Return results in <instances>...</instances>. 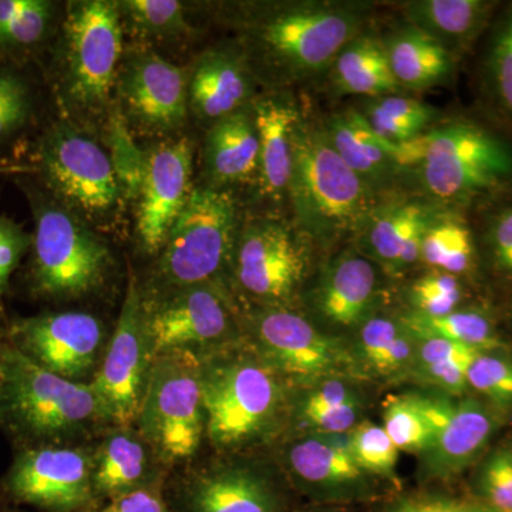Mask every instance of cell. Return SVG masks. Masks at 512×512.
Segmentation results:
<instances>
[{
    "label": "cell",
    "instance_id": "obj_1",
    "mask_svg": "<svg viewBox=\"0 0 512 512\" xmlns=\"http://www.w3.org/2000/svg\"><path fill=\"white\" fill-rule=\"evenodd\" d=\"M229 26L256 82L282 92L329 72L343 47L365 32L369 5L329 0L229 5Z\"/></svg>",
    "mask_w": 512,
    "mask_h": 512
},
{
    "label": "cell",
    "instance_id": "obj_2",
    "mask_svg": "<svg viewBox=\"0 0 512 512\" xmlns=\"http://www.w3.org/2000/svg\"><path fill=\"white\" fill-rule=\"evenodd\" d=\"M110 427L92 383L63 379L0 342V430L16 450L89 444Z\"/></svg>",
    "mask_w": 512,
    "mask_h": 512
},
{
    "label": "cell",
    "instance_id": "obj_3",
    "mask_svg": "<svg viewBox=\"0 0 512 512\" xmlns=\"http://www.w3.org/2000/svg\"><path fill=\"white\" fill-rule=\"evenodd\" d=\"M396 174L413 177L436 205L458 207L512 183V146L476 121H437L392 148Z\"/></svg>",
    "mask_w": 512,
    "mask_h": 512
},
{
    "label": "cell",
    "instance_id": "obj_4",
    "mask_svg": "<svg viewBox=\"0 0 512 512\" xmlns=\"http://www.w3.org/2000/svg\"><path fill=\"white\" fill-rule=\"evenodd\" d=\"M197 357L211 446L238 450L272 436L285 409L284 380L251 343L237 339Z\"/></svg>",
    "mask_w": 512,
    "mask_h": 512
},
{
    "label": "cell",
    "instance_id": "obj_5",
    "mask_svg": "<svg viewBox=\"0 0 512 512\" xmlns=\"http://www.w3.org/2000/svg\"><path fill=\"white\" fill-rule=\"evenodd\" d=\"M288 198L299 227L323 241L362 231L376 210V191L349 167L323 124L302 117L293 136Z\"/></svg>",
    "mask_w": 512,
    "mask_h": 512
},
{
    "label": "cell",
    "instance_id": "obj_6",
    "mask_svg": "<svg viewBox=\"0 0 512 512\" xmlns=\"http://www.w3.org/2000/svg\"><path fill=\"white\" fill-rule=\"evenodd\" d=\"M26 188L35 220L29 251L32 292L50 301H70L97 291L113 264L106 242L49 192Z\"/></svg>",
    "mask_w": 512,
    "mask_h": 512
},
{
    "label": "cell",
    "instance_id": "obj_7",
    "mask_svg": "<svg viewBox=\"0 0 512 512\" xmlns=\"http://www.w3.org/2000/svg\"><path fill=\"white\" fill-rule=\"evenodd\" d=\"M60 29L59 90L64 104L82 114L107 117L124 53L117 3L70 2Z\"/></svg>",
    "mask_w": 512,
    "mask_h": 512
},
{
    "label": "cell",
    "instance_id": "obj_8",
    "mask_svg": "<svg viewBox=\"0 0 512 512\" xmlns=\"http://www.w3.org/2000/svg\"><path fill=\"white\" fill-rule=\"evenodd\" d=\"M238 235L231 191L192 188L190 198L158 252L150 291L221 282Z\"/></svg>",
    "mask_w": 512,
    "mask_h": 512
},
{
    "label": "cell",
    "instance_id": "obj_9",
    "mask_svg": "<svg viewBox=\"0 0 512 512\" xmlns=\"http://www.w3.org/2000/svg\"><path fill=\"white\" fill-rule=\"evenodd\" d=\"M134 426L168 468L197 456L205 439L197 355L171 352L154 357Z\"/></svg>",
    "mask_w": 512,
    "mask_h": 512
},
{
    "label": "cell",
    "instance_id": "obj_10",
    "mask_svg": "<svg viewBox=\"0 0 512 512\" xmlns=\"http://www.w3.org/2000/svg\"><path fill=\"white\" fill-rule=\"evenodd\" d=\"M33 167L45 191L84 220L107 217L124 197L109 153L69 121L42 134Z\"/></svg>",
    "mask_w": 512,
    "mask_h": 512
},
{
    "label": "cell",
    "instance_id": "obj_11",
    "mask_svg": "<svg viewBox=\"0 0 512 512\" xmlns=\"http://www.w3.org/2000/svg\"><path fill=\"white\" fill-rule=\"evenodd\" d=\"M94 444L19 448L0 480L3 508L40 512L99 510L93 488Z\"/></svg>",
    "mask_w": 512,
    "mask_h": 512
},
{
    "label": "cell",
    "instance_id": "obj_12",
    "mask_svg": "<svg viewBox=\"0 0 512 512\" xmlns=\"http://www.w3.org/2000/svg\"><path fill=\"white\" fill-rule=\"evenodd\" d=\"M141 291L154 357L201 355L239 339L237 313L221 282Z\"/></svg>",
    "mask_w": 512,
    "mask_h": 512
},
{
    "label": "cell",
    "instance_id": "obj_13",
    "mask_svg": "<svg viewBox=\"0 0 512 512\" xmlns=\"http://www.w3.org/2000/svg\"><path fill=\"white\" fill-rule=\"evenodd\" d=\"M252 348L282 380L315 382L359 375L355 357L339 340L319 332L309 320L276 306H258L248 315Z\"/></svg>",
    "mask_w": 512,
    "mask_h": 512
},
{
    "label": "cell",
    "instance_id": "obj_14",
    "mask_svg": "<svg viewBox=\"0 0 512 512\" xmlns=\"http://www.w3.org/2000/svg\"><path fill=\"white\" fill-rule=\"evenodd\" d=\"M229 266L235 284L259 306L288 308L305 278L308 256L291 225L255 218L238 229Z\"/></svg>",
    "mask_w": 512,
    "mask_h": 512
},
{
    "label": "cell",
    "instance_id": "obj_15",
    "mask_svg": "<svg viewBox=\"0 0 512 512\" xmlns=\"http://www.w3.org/2000/svg\"><path fill=\"white\" fill-rule=\"evenodd\" d=\"M109 339L106 323L93 313L62 311L13 320L6 342L63 379L92 383Z\"/></svg>",
    "mask_w": 512,
    "mask_h": 512
},
{
    "label": "cell",
    "instance_id": "obj_16",
    "mask_svg": "<svg viewBox=\"0 0 512 512\" xmlns=\"http://www.w3.org/2000/svg\"><path fill=\"white\" fill-rule=\"evenodd\" d=\"M153 360L143 291L130 275L116 328L92 380L111 427L134 426Z\"/></svg>",
    "mask_w": 512,
    "mask_h": 512
},
{
    "label": "cell",
    "instance_id": "obj_17",
    "mask_svg": "<svg viewBox=\"0 0 512 512\" xmlns=\"http://www.w3.org/2000/svg\"><path fill=\"white\" fill-rule=\"evenodd\" d=\"M114 89L117 109L128 128L161 136L187 123L188 72L151 47L137 46L123 53Z\"/></svg>",
    "mask_w": 512,
    "mask_h": 512
},
{
    "label": "cell",
    "instance_id": "obj_18",
    "mask_svg": "<svg viewBox=\"0 0 512 512\" xmlns=\"http://www.w3.org/2000/svg\"><path fill=\"white\" fill-rule=\"evenodd\" d=\"M173 512H286L274 478L242 461L191 467L168 495Z\"/></svg>",
    "mask_w": 512,
    "mask_h": 512
},
{
    "label": "cell",
    "instance_id": "obj_19",
    "mask_svg": "<svg viewBox=\"0 0 512 512\" xmlns=\"http://www.w3.org/2000/svg\"><path fill=\"white\" fill-rule=\"evenodd\" d=\"M192 147L188 138L147 151V168L137 197V237L141 249L156 255L190 198Z\"/></svg>",
    "mask_w": 512,
    "mask_h": 512
},
{
    "label": "cell",
    "instance_id": "obj_20",
    "mask_svg": "<svg viewBox=\"0 0 512 512\" xmlns=\"http://www.w3.org/2000/svg\"><path fill=\"white\" fill-rule=\"evenodd\" d=\"M419 399L433 426L429 447L421 453V474L430 480L456 477L487 446L497 427L494 414L476 399Z\"/></svg>",
    "mask_w": 512,
    "mask_h": 512
},
{
    "label": "cell",
    "instance_id": "obj_21",
    "mask_svg": "<svg viewBox=\"0 0 512 512\" xmlns=\"http://www.w3.org/2000/svg\"><path fill=\"white\" fill-rule=\"evenodd\" d=\"M165 466L136 426H113L94 444L93 488L101 507L121 495L167 481Z\"/></svg>",
    "mask_w": 512,
    "mask_h": 512
},
{
    "label": "cell",
    "instance_id": "obj_22",
    "mask_svg": "<svg viewBox=\"0 0 512 512\" xmlns=\"http://www.w3.org/2000/svg\"><path fill=\"white\" fill-rule=\"evenodd\" d=\"M251 67L237 47L205 50L188 72V107L205 123H217L256 99Z\"/></svg>",
    "mask_w": 512,
    "mask_h": 512
},
{
    "label": "cell",
    "instance_id": "obj_23",
    "mask_svg": "<svg viewBox=\"0 0 512 512\" xmlns=\"http://www.w3.org/2000/svg\"><path fill=\"white\" fill-rule=\"evenodd\" d=\"M289 473L315 494L345 498L362 491V470L352 456L349 433H313L286 448Z\"/></svg>",
    "mask_w": 512,
    "mask_h": 512
},
{
    "label": "cell",
    "instance_id": "obj_24",
    "mask_svg": "<svg viewBox=\"0 0 512 512\" xmlns=\"http://www.w3.org/2000/svg\"><path fill=\"white\" fill-rule=\"evenodd\" d=\"M259 140V170L255 187L269 201L288 197L293 136L302 120L298 104L282 92L256 96L251 104Z\"/></svg>",
    "mask_w": 512,
    "mask_h": 512
},
{
    "label": "cell",
    "instance_id": "obj_25",
    "mask_svg": "<svg viewBox=\"0 0 512 512\" xmlns=\"http://www.w3.org/2000/svg\"><path fill=\"white\" fill-rule=\"evenodd\" d=\"M437 217L434 207L426 202L377 205L360 232L367 251L376 261L400 271L420 261L424 234Z\"/></svg>",
    "mask_w": 512,
    "mask_h": 512
},
{
    "label": "cell",
    "instance_id": "obj_26",
    "mask_svg": "<svg viewBox=\"0 0 512 512\" xmlns=\"http://www.w3.org/2000/svg\"><path fill=\"white\" fill-rule=\"evenodd\" d=\"M204 168L210 187L227 190L232 185H255L259 170V140L251 106L208 128Z\"/></svg>",
    "mask_w": 512,
    "mask_h": 512
},
{
    "label": "cell",
    "instance_id": "obj_27",
    "mask_svg": "<svg viewBox=\"0 0 512 512\" xmlns=\"http://www.w3.org/2000/svg\"><path fill=\"white\" fill-rule=\"evenodd\" d=\"M376 293L375 266L363 256L349 252L326 269L316 292V308L329 322L353 328L369 319Z\"/></svg>",
    "mask_w": 512,
    "mask_h": 512
},
{
    "label": "cell",
    "instance_id": "obj_28",
    "mask_svg": "<svg viewBox=\"0 0 512 512\" xmlns=\"http://www.w3.org/2000/svg\"><path fill=\"white\" fill-rule=\"evenodd\" d=\"M495 3L485 0H410L399 3L404 22L420 29L457 59L490 22Z\"/></svg>",
    "mask_w": 512,
    "mask_h": 512
},
{
    "label": "cell",
    "instance_id": "obj_29",
    "mask_svg": "<svg viewBox=\"0 0 512 512\" xmlns=\"http://www.w3.org/2000/svg\"><path fill=\"white\" fill-rule=\"evenodd\" d=\"M382 39L394 79L403 90L423 92L453 76L457 57L409 23L397 26Z\"/></svg>",
    "mask_w": 512,
    "mask_h": 512
},
{
    "label": "cell",
    "instance_id": "obj_30",
    "mask_svg": "<svg viewBox=\"0 0 512 512\" xmlns=\"http://www.w3.org/2000/svg\"><path fill=\"white\" fill-rule=\"evenodd\" d=\"M323 128L339 157L373 190L397 175L393 144L377 136L360 110L333 114Z\"/></svg>",
    "mask_w": 512,
    "mask_h": 512
},
{
    "label": "cell",
    "instance_id": "obj_31",
    "mask_svg": "<svg viewBox=\"0 0 512 512\" xmlns=\"http://www.w3.org/2000/svg\"><path fill=\"white\" fill-rule=\"evenodd\" d=\"M335 92L369 99L403 92L390 69L382 37L363 32L343 47L329 69Z\"/></svg>",
    "mask_w": 512,
    "mask_h": 512
},
{
    "label": "cell",
    "instance_id": "obj_32",
    "mask_svg": "<svg viewBox=\"0 0 512 512\" xmlns=\"http://www.w3.org/2000/svg\"><path fill=\"white\" fill-rule=\"evenodd\" d=\"M416 345V336L400 319L369 318L360 328V356L380 376L397 375L410 369Z\"/></svg>",
    "mask_w": 512,
    "mask_h": 512
},
{
    "label": "cell",
    "instance_id": "obj_33",
    "mask_svg": "<svg viewBox=\"0 0 512 512\" xmlns=\"http://www.w3.org/2000/svg\"><path fill=\"white\" fill-rule=\"evenodd\" d=\"M360 113L377 136L393 146L414 140L437 123L433 106L402 94L370 99Z\"/></svg>",
    "mask_w": 512,
    "mask_h": 512
},
{
    "label": "cell",
    "instance_id": "obj_34",
    "mask_svg": "<svg viewBox=\"0 0 512 512\" xmlns=\"http://www.w3.org/2000/svg\"><path fill=\"white\" fill-rule=\"evenodd\" d=\"M55 18L56 5L49 0H0V55L39 46Z\"/></svg>",
    "mask_w": 512,
    "mask_h": 512
},
{
    "label": "cell",
    "instance_id": "obj_35",
    "mask_svg": "<svg viewBox=\"0 0 512 512\" xmlns=\"http://www.w3.org/2000/svg\"><path fill=\"white\" fill-rule=\"evenodd\" d=\"M402 323L417 336H436L466 345L480 352H494L503 348L493 323L478 311H454L444 316L420 315L412 312L403 316Z\"/></svg>",
    "mask_w": 512,
    "mask_h": 512
},
{
    "label": "cell",
    "instance_id": "obj_36",
    "mask_svg": "<svg viewBox=\"0 0 512 512\" xmlns=\"http://www.w3.org/2000/svg\"><path fill=\"white\" fill-rule=\"evenodd\" d=\"M420 261L454 276L470 271L474 242L466 222L439 215L424 234Z\"/></svg>",
    "mask_w": 512,
    "mask_h": 512
},
{
    "label": "cell",
    "instance_id": "obj_37",
    "mask_svg": "<svg viewBox=\"0 0 512 512\" xmlns=\"http://www.w3.org/2000/svg\"><path fill=\"white\" fill-rule=\"evenodd\" d=\"M121 26L138 39H174L192 32L184 3L177 0H121Z\"/></svg>",
    "mask_w": 512,
    "mask_h": 512
},
{
    "label": "cell",
    "instance_id": "obj_38",
    "mask_svg": "<svg viewBox=\"0 0 512 512\" xmlns=\"http://www.w3.org/2000/svg\"><path fill=\"white\" fill-rule=\"evenodd\" d=\"M106 120L111 164L123 188L124 197L137 200L146 175L147 151L137 146L116 104L111 107Z\"/></svg>",
    "mask_w": 512,
    "mask_h": 512
},
{
    "label": "cell",
    "instance_id": "obj_39",
    "mask_svg": "<svg viewBox=\"0 0 512 512\" xmlns=\"http://www.w3.org/2000/svg\"><path fill=\"white\" fill-rule=\"evenodd\" d=\"M383 429L394 446L409 453H423L433 437V426L419 396L389 397L384 403Z\"/></svg>",
    "mask_w": 512,
    "mask_h": 512
},
{
    "label": "cell",
    "instance_id": "obj_40",
    "mask_svg": "<svg viewBox=\"0 0 512 512\" xmlns=\"http://www.w3.org/2000/svg\"><path fill=\"white\" fill-rule=\"evenodd\" d=\"M485 74L495 104L512 121V5L495 25Z\"/></svg>",
    "mask_w": 512,
    "mask_h": 512
},
{
    "label": "cell",
    "instance_id": "obj_41",
    "mask_svg": "<svg viewBox=\"0 0 512 512\" xmlns=\"http://www.w3.org/2000/svg\"><path fill=\"white\" fill-rule=\"evenodd\" d=\"M33 114V96L25 77L0 67V146L18 136Z\"/></svg>",
    "mask_w": 512,
    "mask_h": 512
},
{
    "label": "cell",
    "instance_id": "obj_42",
    "mask_svg": "<svg viewBox=\"0 0 512 512\" xmlns=\"http://www.w3.org/2000/svg\"><path fill=\"white\" fill-rule=\"evenodd\" d=\"M350 440L352 456L365 473L393 477L399 448L394 446L383 426L369 421L357 424L355 430L350 431Z\"/></svg>",
    "mask_w": 512,
    "mask_h": 512
},
{
    "label": "cell",
    "instance_id": "obj_43",
    "mask_svg": "<svg viewBox=\"0 0 512 512\" xmlns=\"http://www.w3.org/2000/svg\"><path fill=\"white\" fill-rule=\"evenodd\" d=\"M468 387L483 394L495 406L512 409V360L493 352H481L468 370Z\"/></svg>",
    "mask_w": 512,
    "mask_h": 512
},
{
    "label": "cell",
    "instance_id": "obj_44",
    "mask_svg": "<svg viewBox=\"0 0 512 512\" xmlns=\"http://www.w3.org/2000/svg\"><path fill=\"white\" fill-rule=\"evenodd\" d=\"M463 296L457 276L433 272L420 278L412 288V302L417 313L424 316H444L457 311Z\"/></svg>",
    "mask_w": 512,
    "mask_h": 512
},
{
    "label": "cell",
    "instance_id": "obj_45",
    "mask_svg": "<svg viewBox=\"0 0 512 512\" xmlns=\"http://www.w3.org/2000/svg\"><path fill=\"white\" fill-rule=\"evenodd\" d=\"M478 487L488 507L512 512V447L498 448L485 460Z\"/></svg>",
    "mask_w": 512,
    "mask_h": 512
},
{
    "label": "cell",
    "instance_id": "obj_46",
    "mask_svg": "<svg viewBox=\"0 0 512 512\" xmlns=\"http://www.w3.org/2000/svg\"><path fill=\"white\" fill-rule=\"evenodd\" d=\"M32 234L22 225L0 212V309L8 292L10 279L29 255Z\"/></svg>",
    "mask_w": 512,
    "mask_h": 512
},
{
    "label": "cell",
    "instance_id": "obj_47",
    "mask_svg": "<svg viewBox=\"0 0 512 512\" xmlns=\"http://www.w3.org/2000/svg\"><path fill=\"white\" fill-rule=\"evenodd\" d=\"M414 335V333H413ZM416 336V356L412 369L441 365V363H473L480 355V350L436 336Z\"/></svg>",
    "mask_w": 512,
    "mask_h": 512
},
{
    "label": "cell",
    "instance_id": "obj_48",
    "mask_svg": "<svg viewBox=\"0 0 512 512\" xmlns=\"http://www.w3.org/2000/svg\"><path fill=\"white\" fill-rule=\"evenodd\" d=\"M167 481L140 488L104 504L101 512H173L168 500Z\"/></svg>",
    "mask_w": 512,
    "mask_h": 512
},
{
    "label": "cell",
    "instance_id": "obj_49",
    "mask_svg": "<svg viewBox=\"0 0 512 512\" xmlns=\"http://www.w3.org/2000/svg\"><path fill=\"white\" fill-rule=\"evenodd\" d=\"M487 245L495 268L512 275V205L494 215L487 229Z\"/></svg>",
    "mask_w": 512,
    "mask_h": 512
},
{
    "label": "cell",
    "instance_id": "obj_50",
    "mask_svg": "<svg viewBox=\"0 0 512 512\" xmlns=\"http://www.w3.org/2000/svg\"><path fill=\"white\" fill-rule=\"evenodd\" d=\"M355 400L359 399L348 384L339 379H330L305 397L299 407V417L303 419V417L326 412V410L335 409V407L355 402Z\"/></svg>",
    "mask_w": 512,
    "mask_h": 512
},
{
    "label": "cell",
    "instance_id": "obj_51",
    "mask_svg": "<svg viewBox=\"0 0 512 512\" xmlns=\"http://www.w3.org/2000/svg\"><path fill=\"white\" fill-rule=\"evenodd\" d=\"M471 363H441L413 369L423 382L433 384L444 392L451 394L463 393L468 387V370Z\"/></svg>",
    "mask_w": 512,
    "mask_h": 512
},
{
    "label": "cell",
    "instance_id": "obj_52",
    "mask_svg": "<svg viewBox=\"0 0 512 512\" xmlns=\"http://www.w3.org/2000/svg\"><path fill=\"white\" fill-rule=\"evenodd\" d=\"M359 400L335 407V409L326 410L312 414V416L303 417V421L315 430V433L322 434H342L349 433L356 427L357 417H359Z\"/></svg>",
    "mask_w": 512,
    "mask_h": 512
},
{
    "label": "cell",
    "instance_id": "obj_53",
    "mask_svg": "<svg viewBox=\"0 0 512 512\" xmlns=\"http://www.w3.org/2000/svg\"><path fill=\"white\" fill-rule=\"evenodd\" d=\"M379 512H470V505L439 495H416L399 498Z\"/></svg>",
    "mask_w": 512,
    "mask_h": 512
},
{
    "label": "cell",
    "instance_id": "obj_54",
    "mask_svg": "<svg viewBox=\"0 0 512 512\" xmlns=\"http://www.w3.org/2000/svg\"><path fill=\"white\" fill-rule=\"evenodd\" d=\"M0 174L8 175H26L36 174L33 165L0 164Z\"/></svg>",
    "mask_w": 512,
    "mask_h": 512
},
{
    "label": "cell",
    "instance_id": "obj_55",
    "mask_svg": "<svg viewBox=\"0 0 512 512\" xmlns=\"http://www.w3.org/2000/svg\"><path fill=\"white\" fill-rule=\"evenodd\" d=\"M470 512H497L488 505H470Z\"/></svg>",
    "mask_w": 512,
    "mask_h": 512
},
{
    "label": "cell",
    "instance_id": "obj_56",
    "mask_svg": "<svg viewBox=\"0 0 512 512\" xmlns=\"http://www.w3.org/2000/svg\"><path fill=\"white\" fill-rule=\"evenodd\" d=\"M0 512H18V510H12V508H3Z\"/></svg>",
    "mask_w": 512,
    "mask_h": 512
},
{
    "label": "cell",
    "instance_id": "obj_57",
    "mask_svg": "<svg viewBox=\"0 0 512 512\" xmlns=\"http://www.w3.org/2000/svg\"><path fill=\"white\" fill-rule=\"evenodd\" d=\"M89 512H101L100 508L99 510L89 511Z\"/></svg>",
    "mask_w": 512,
    "mask_h": 512
}]
</instances>
